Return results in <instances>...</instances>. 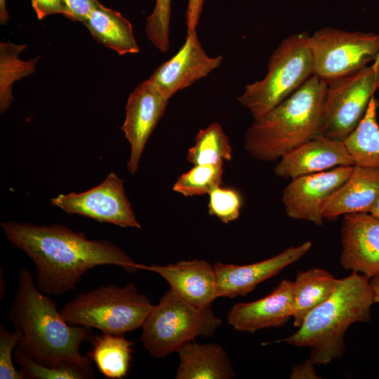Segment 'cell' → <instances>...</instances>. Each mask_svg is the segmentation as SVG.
<instances>
[{
  "label": "cell",
  "instance_id": "6da1fadb",
  "mask_svg": "<svg viewBox=\"0 0 379 379\" xmlns=\"http://www.w3.org/2000/svg\"><path fill=\"white\" fill-rule=\"evenodd\" d=\"M1 227L13 246L32 260L36 286L48 295L75 289L81 277L96 266L117 265L130 273L140 270L139 263L112 242L89 239L63 225L4 222Z\"/></svg>",
  "mask_w": 379,
  "mask_h": 379
},
{
  "label": "cell",
  "instance_id": "7a4b0ae2",
  "mask_svg": "<svg viewBox=\"0 0 379 379\" xmlns=\"http://www.w3.org/2000/svg\"><path fill=\"white\" fill-rule=\"evenodd\" d=\"M8 318L23 335L15 347L35 362L49 367L70 363L93 371L81 344L90 341L91 328L67 324L56 302L42 293L27 268H20L18 287Z\"/></svg>",
  "mask_w": 379,
  "mask_h": 379
},
{
  "label": "cell",
  "instance_id": "3957f363",
  "mask_svg": "<svg viewBox=\"0 0 379 379\" xmlns=\"http://www.w3.org/2000/svg\"><path fill=\"white\" fill-rule=\"evenodd\" d=\"M375 303L370 279L352 272L340 279L334 293L305 317L291 335L276 343L310 348L309 359L314 365H326L345 353V334L357 322H368Z\"/></svg>",
  "mask_w": 379,
  "mask_h": 379
},
{
  "label": "cell",
  "instance_id": "277c9868",
  "mask_svg": "<svg viewBox=\"0 0 379 379\" xmlns=\"http://www.w3.org/2000/svg\"><path fill=\"white\" fill-rule=\"evenodd\" d=\"M327 84L312 75L289 97L247 128L244 146L253 158L279 160L319 135Z\"/></svg>",
  "mask_w": 379,
  "mask_h": 379
},
{
  "label": "cell",
  "instance_id": "5b68a950",
  "mask_svg": "<svg viewBox=\"0 0 379 379\" xmlns=\"http://www.w3.org/2000/svg\"><path fill=\"white\" fill-rule=\"evenodd\" d=\"M314 74L310 36L299 32L284 39L272 53L265 77L247 84L237 101L253 119L289 97Z\"/></svg>",
  "mask_w": 379,
  "mask_h": 379
},
{
  "label": "cell",
  "instance_id": "8992f818",
  "mask_svg": "<svg viewBox=\"0 0 379 379\" xmlns=\"http://www.w3.org/2000/svg\"><path fill=\"white\" fill-rule=\"evenodd\" d=\"M154 305L133 282L124 286H102L78 293L60 310L70 325L95 328L103 333L124 335L142 327Z\"/></svg>",
  "mask_w": 379,
  "mask_h": 379
},
{
  "label": "cell",
  "instance_id": "52a82bcc",
  "mask_svg": "<svg viewBox=\"0 0 379 379\" xmlns=\"http://www.w3.org/2000/svg\"><path fill=\"white\" fill-rule=\"evenodd\" d=\"M220 325L211 307H195L169 289L147 316L141 340L149 354L160 359L197 337L211 336Z\"/></svg>",
  "mask_w": 379,
  "mask_h": 379
},
{
  "label": "cell",
  "instance_id": "ba28073f",
  "mask_svg": "<svg viewBox=\"0 0 379 379\" xmlns=\"http://www.w3.org/2000/svg\"><path fill=\"white\" fill-rule=\"evenodd\" d=\"M379 88V58L371 65L327 84L321 135L343 142L360 122Z\"/></svg>",
  "mask_w": 379,
  "mask_h": 379
},
{
  "label": "cell",
  "instance_id": "9c48e42d",
  "mask_svg": "<svg viewBox=\"0 0 379 379\" xmlns=\"http://www.w3.org/2000/svg\"><path fill=\"white\" fill-rule=\"evenodd\" d=\"M314 75L328 84L379 58V34L332 27L310 36Z\"/></svg>",
  "mask_w": 379,
  "mask_h": 379
},
{
  "label": "cell",
  "instance_id": "30bf717a",
  "mask_svg": "<svg viewBox=\"0 0 379 379\" xmlns=\"http://www.w3.org/2000/svg\"><path fill=\"white\" fill-rule=\"evenodd\" d=\"M51 203L68 214L121 227L141 228L125 193L124 180L113 172L100 185L81 193L59 194Z\"/></svg>",
  "mask_w": 379,
  "mask_h": 379
},
{
  "label": "cell",
  "instance_id": "8fae6325",
  "mask_svg": "<svg viewBox=\"0 0 379 379\" xmlns=\"http://www.w3.org/2000/svg\"><path fill=\"white\" fill-rule=\"evenodd\" d=\"M352 168L353 166H340L291 179L282 193V203L287 215L321 225L324 204L346 181Z\"/></svg>",
  "mask_w": 379,
  "mask_h": 379
},
{
  "label": "cell",
  "instance_id": "7c38bea8",
  "mask_svg": "<svg viewBox=\"0 0 379 379\" xmlns=\"http://www.w3.org/2000/svg\"><path fill=\"white\" fill-rule=\"evenodd\" d=\"M168 100L148 79L138 84L128 98L121 130L130 144L126 168L132 175L138 171L146 143L164 114Z\"/></svg>",
  "mask_w": 379,
  "mask_h": 379
},
{
  "label": "cell",
  "instance_id": "4fadbf2b",
  "mask_svg": "<svg viewBox=\"0 0 379 379\" xmlns=\"http://www.w3.org/2000/svg\"><path fill=\"white\" fill-rule=\"evenodd\" d=\"M222 55H208L199 41L197 32L187 34L184 44L169 60L161 63L148 80L167 99L218 67Z\"/></svg>",
  "mask_w": 379,
  "mask_h": 379
},
{
  "label": "cell",
  "instance_id": "5bb4252c",
  "mask_svg": "<svg viewBox=\"0 0 379 379\" xmlns=\"http://www.w3.org/2000/svg\"><path fill=\"white\" fill-rule=\"evenodd\" d=\"M307 241L296 246H291L270 258L245 265H213L216 274L217 298H230L246 295L259 284L277 275L284 268L304 256L312 248Z\"/></svg>",
  "mask_w": 379,
  "mask_h": 379
},
{
  "label": "cell",
  "instance_id": "9a60e30c",
  "mask_svg": "<svg viewBox=\"0 0 379 379\" xmlns=\"http://www.w3.org/2000/svg\"><path fill=\"white\" fill-rule=\"evenodd\" d=\"M341 266L369 279L379 276V218L370 213L344 215Z\"/></svg>",
  "mask_w": 379,
  "mask_h": 379
},
{
  "label": "cell",
  "instance_id": "2e32d148",
  "mask_svg": "<svg viewBox=\"0 0 379 379\" xmlns=\"http://www.w3.org/2000/svg\"><path fill=\"white\" fill-rule=\"evenodd\" d=\"M139 268L159 274L171 290L195 307H211L217 298L214 266L206 260H182L167 265L139 264Z\"/></svg>",
  "mask_w": 379,
  "mask_h": 379
},
{
  "label": "cell",
  "instance_id": "e0dca14e",
  "mask_svg": "<svg viewBox=\"0 0 379 379\" xmlns=\"http://www.w3.org/2000/svg\"><path fill=\"white\" fill-rule=\"evenodd\" d=\"M343 141L319 135L291 150L277 164L274 174L284 179L354 166Z\"/></svg>",
  "mask_w": 379,
  "mask_h": 379
},
{
  "label": "cell",
  "instance_id": "ac0fdd59",
  "mask_svg": "<svg viewBox=\"0 0 379 379\" xmlns=\"http://www.w3.org/2000/svg\"><path fill=\"white\" fill-rule=\"evenodd\" d=\"M293 291V281L284 279L267 295L234 305L227 321L235 330L249 333L284 326L292 317Z\"/></svg>",
  "mask_w": 379,
  "mask_h": 379
},
{
  "label": "cell",
  "instance_id": "d6986e66",
  "mask_svg": "<svg viewBox=\"0 0 379 379\" xmlns=\"http://www.w3.org/2000/svg\"><path fill=\"white\" fill-rule=\"evenodd\" d=\"M379 197V168L353 166L346 181L326 200L324 218L333 220L342 215L370 213Z\"/></svg>",
  "mask_w": 379,
  "mask_h": 379
},
{
  "label": "cell",
  "instance_id": "ffe728a7",
  "mask_svg": "<svg viewBox=\"0 0 379 379\" xmlns=\"http://www.w3.org/2000/svg\"><path fill=\"white\" fill-rule=\"evenodd\" d=\"M177 379H230L235 377L228 354L215 343L190 342L178 350Z\"/></svg>",
  "mask_w": 379,
  "mask_h": 379
},
{
  "label": "cell",
  "instance_id": "44dd1931",
  "mask_svg": "<svg viewBox=\"0 0 379 379\" xmlns=\"http://www.w3.org/2000/svg\"><path fill=\"white\" fill-rule=\"evenodd\" d=\"M83 23L96 41L119 55L140 52L132 25L117 11L100 3Z\"/></svg>",
  "mask_w": 379,
  "mask_h": 379
},
{
  "label": "cell",
  "instance_id": "7402d4cb",
  "mask_svg": "<svg viewBox=\"0 0 379 379\" xmlns=\"http://www.w3.org/2000/svg\"><path fill=\"white\" fill-rule=\"evenodd\" d=\"M293 281L292 318L299 328L308 314L326 301L337 288L340 279L321 268L300 271Z\"/></svg>",
  "mask_w": 379,
  "mask_h": 379
},
{
  "label": "cell",
  "instance_id": "603a6c76",
  "mask_svg": "<svg viewBox=\"0 0 379 379\" xmlns=\"http://www.w3.org/2000/svg\"><path fill=\"white\" fill-rule=\"evenodd\" d=\"M93 349L88 353L100 372L110 379L126 377L132 361L133 343L124 335L103 333L93 335Z\"/></svg>",
  "mask_w": 379,
  "mask_h": 379
},
{
  "label": "cell",
  "instance_id": "cb8c5ba5",
  "mask_svg": "<svg viewBox=\"0 0 379 379\" xmlns=\"http://www.w3.org/2000/svg\"><path fill=\"white\" fill-rule=\"evenodd\" d=\"M378 105L373 96L359 124L343 140L355 166L379 168Z\"/></svg>",
  "mask_w": 379,
  "mask_h": 379
},
{
  "label": "cell",
  "instance_id": "d4e9b609",
  "mask_svg": "<svg viewBox=\"0 0 379 379\" xmlns=\"http://www.w3.org/2000/svg\"><path fill=\"white\" fill-rule=\"evenodd\" d=\"M232 149L230 139L218 122L200 129L194 145L187 150V161L194 165L215 164L230 161Z\"/></svg>",
  "mask_w": 379,
  "mask_h": 379
},
{
  "label": "cell",
  "instance_id": "484cf974",
  "mask_svg": "<svg viewBox=\"0 0 379 379\" xmlns=\"http://www.w3.org/2000/svg\"><path fill=\"white\" fill-rule=\"evenodd\" d=\"M27 45L11 42L0 43V111L4 113L13 98L12 86L17 80L26 77L35 71L38 58L23 61L18 58Z\"/></svg>",
  "mask_w": 379,
  "mask_h": 379
},
{
  "label": "cell",
  "instance_id": "4316f807",
  "mask_svg": "<svg viewBox=\"0 0 379 379\" xmlns=\"http://www.w3.org/2000/svg\"><path fill=\"white\" fill-rule=\"evenodd\" d=\"M224 164L194 165L180 175L173 190L185 197L208 194L223 185Z\"/></svg>",
  "mask_w": 379,
  "mask_h": 379
},
{
  "label": "cell",
  "instance_id": "83f0119b",
  "mask_svg": "<svg viewBox=\"0 0 379 379\" xmlns=\"http://www.w3.org/2000/svg\"><path fill=\"white\" fill-rule=\"evenodd\" d=\"M15 359L21 366L25 378L31 379H86L95 377L94 371L67 363L59 367L39 364L15 348Z\"/></svg>",
  "mask_w": 379,
  "mask_h": 379
},
{
  "label": "cell",
  "instance_id": "f1b7e54d",
  "mask_svg": "<svg viewBox=\"0 0 379 379\" xmlns=\"http://www.w3.org/2000/svg\"><path fill=\"white\" fill-rule=\"evenodd\" d=\"M208 210L211 216L227 224L240 215L242 197L238 190L222 185L217 187L208 194Z\"/></svg>",
  "mask_w": 379,
  "mask_h": 379
},
{
  "label": "cell",
  "instance_id": "f546056e",
  "mask_svg": "<svg viewBox=\"0 0 379 379\" xmlns=\"http://www.w3.org/2000/svg\"><path fill=\"white\" fill-rule=\"evenodd\" d=\"M171 10V0H156L153 11L146 22L147 38L164 53L169 48Z\"/></svg>",
  "mask_w": 379,
  "mask_h": 379
},
{
  "label": "cell",
  "instance_id": "4dcf8cb0",
  "mask_svg": "<svg viewBox=\"0 0 379 379\" xmlns=\"http://www.w3.org/2000/svg\"><path fill=\"white\" fill-rule=\"evenodd\" d=\"M22 335L23 332L19 328L10 332L4 324L0 325L1 379H25L22 371L15 368L12 359L13 350L18 346Z\"/></svg>",
  "mask_w": 379,
  "mask_h": 379
},
{
  "label": "cell",
  "instance_id": "1f68e13d",
  "mask_svg": "<svg viewBox=\"0 0 379 379\" xmlns=\"http://www.w3.org/2000/svg\"><path fill=\"white\" fill-rule=\"evenodd\" d=\"M39 20L52 14H62L71 20V15L64 0H31Z\"/></svg>",
  "mask_w": 379,
  "mask_h": 379
},
{
  "label": "cell",
  "instance_id": "d6a6232c",
  "mask_svg": "<svg viewBox=\"0 0 379 379\" xmlns=\"http://www.w3.org/2000/svg\"><path fill=\"white\" fill-rule=\"evenodd\" d=\"M71 15V20L84 22L100 4L98 0H64Z\"/></svg>",
  "mask_w": 379,
  "mask_h": 379
},
{
  "label": "cell",
  "instance_id": "836d02e7",
  "mask_svg": "<svg viewBox=\"0 0 379 379\" xmlns=\"http://www.w3.org/2000/svg\"><path fill=\"white\" fill-rule=\"evenodd\" d=\"M204 0H188L185 12L187 34L197 32Z\"/></svg>",
  "mask_w": 379,
  "mask_h": 379
},
{
  "label": "cell",
  "instance_id": "e575fe53",
  "mask_svg": "<svg viewBox=\"0 0 379 379\" xmlns=\"http://www.w3.org/2000/svg\"><path fill=\"white\" fill-rule=\"evenodd\" d=\"M314 364L308 359L302 364L297 365L293 367L291 373V378H319L316 374Z\"/></svg>",
  "mask_w": 379,
  "mask_h": 379
},
{
  "label": "cell",
  "instance_id": "d590c367",
  "mask_svg": "<svg viewBox=\"0 0 379 379\" xmlns=\"http://www.w3.org/2000/svg\"><path fill=\"white\" fill-rule=\"evenodd\" d=\"M8 20L9 16L6 7V0H0V22L1 25H6Z\"/></svg>",
  "mask_w": 379,
  "mask_h": 379
},
{
  "label": "cell",
  "instance_id": "8d00e7d4",
  "mask_svg": "<svg viewBox=\"0 0 379 379\" xmlns=\"http://www.w3.org/2000/svg\"><path fill=\"white\" fill-rule=\"evenodd\" d=\"M370 283L374 292L375 303H379V276L371 279Z\"/></svg>",
  "mask_w": 379,
  "mask_h": 379
},
{
  "label": "cell",
  "instance_id": "74e56055",
  "mask_svg": "<svg viewBox=\"0 0 379 379\" xmlns=\"http://www.w3.org/2000/svg\"><path fill=\"white\" fill-rule=\"evenodd\" d=\"M370 213L374 215L375 217L379 218V197L377 199L373 207L372 208Z\"/></svg>",
  "mask_w": 379,
  "mask_h": 379
}]
</instances>
